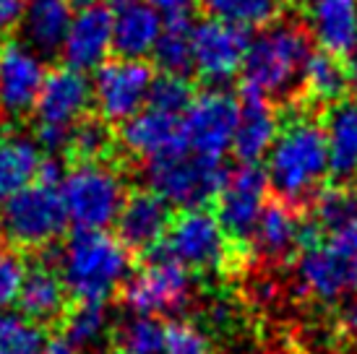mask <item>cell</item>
<instances>
[{
  "instance_id": "cell-38",
  "label": "cell",
  "mask_w": 357,
  "mask_h": 354,
  "mask_svg": "<svg viewBox=\"0 0 357 354\" xmlns=\"http://www.w3.org/2000/svg\"><path fill=\"white\" fill-rule=\"evenodd\" d=\"M165 26H188L196 0H144Z\"/></svg>"
},
{
  "instance_id": "cell-13",
  "label": "cell",
  "mask_w": 357,
  "mask_h": 354,
  "mask_svg": "<svg viewBox=\"0 0 357 354\" xmlns=\"http://www.w3.org/2000/svg\"><path fill=\"white\" fill-rule=\"evenodd\" d=\"M190 45H193V68L199 70L204 81L219 86L243 70L250 40L245 29L206 19L190 29Z\"/></svg>"
},
{
  "instance_id": "cell-1",
  "label": "cell",
  "mask_w": 357,
  "mask_h": 354,
  "mask_svg": "<svg viewBox=\"0 0 357 354\" xmlns=\"http://www.w3.org/2000/svg\"><path fill=\"white\" fill-rule=\"evenodd\" d=\"M266 175L271 190L289 206L316 198L328 175L324 125L307 115H298L284 123L266 154Z\"/></svg>"
},
{
  "instance_id": "cell-32",
  "label": "cell",
  "mask_w": 357,
  "mask_h": 354,
  "mask_svg": "<svg viewBox=\"0 0 357 354\" xmlns=\"http://www.w3.org/2000/svg\"><path fill=\"white\" fill-rule=\"evenodd\" d=\"M45 346L42 325L31 323L21 313L0 310V354H42Z\"/></svg>"
},
{
  "instance_id": "cell-28",
  "label": "cell",
  "mask_w": 357,
  "mask_h": 354,
  "mask_svg": "<svg viewBox=\"0 0 357 354\" xmlns=\"http://www.w3.org/2000/svg\"><path fill=\"white\" fill-rule=\"evenodd\" d=\"M303 86L310 99L324 105H339L349 88L347 66L339 60V55H331L326 49L310 52L303 73Z\"/></svg>"
},
{
  "instance_id": "cell-17",
  "label": "cell",
  "mask_w": 357,
  "mask_h": 354,
  "mask_svg": "<svg viewBox=\"0 0 357 354\" xmlns=\"http://www.w3.org/2000/svg\"><path fill=\"white\" fill-rule=\"evenodd\" d=\"M172 224L169 203L162 201L151 190H136L126 198L120 208L115 226H118V240L133 253H151L159 250L162 240Z\"/></svg>"
},
{
  "instance_id": "cell-41",
  "label": "cell",
  "mask_w": 357,
  "mask_h": 354,
  "mask_svg": "<svg viewBox=\"0 0 357 354\" xmlns=\"http://www.w3.org/2000/svg\"><path fill=\"white\" fill-rule=\"evenodd\" d=\"M347 79H349V88L357 91V45L347 52Z\"/></svg>"
},
{
  "instance_id": "cell-22",
  "label": "cell",
  "mask_w": 357,
  "mask_h": 354,
  "mask_svg": "<svg viewBox=\"0 0 357 354\" xmlns=\"http://www.w3.org/2000/svg\"><path fill=\"white\" fill-rule=\"evenodd\" d=\"M70 21V0H26L19 24L24 45L37 55H55L68 37Z\"/></svg>"
},
{
  "instance_id": "cell-44",
  "label": "cell",
  "mask_w": 357,
  "mask_h": 354,
  "mask_svg": "<svg viewBox=\"0 0 357 354\" xmlns=\"http://www.w3.org/2000/svg\"><path fill=\"white\" fill-rule=\"evenodd\" d=\"M355 289H357V279H355Z\"/></svg>"
},
{
  "instance_id": "cell-5",
  "label": "cell",
  "mask_w": 357,
  "mask_h": 354,
  "mask_svg": "<svg viewBox=\"0 0 357 354\" xmlns=\"http://www.w3.org/2000/svg\"><path fill=\"white\" fill-rule=\"evenodd\" d=\"M227 180V169L219 159H206L193 154L190 148H175L169 154L146 162V183L169 206L183 211L204 208L208 201L219 196Z\"/></svg>"
},
{
  "instance_id": "cell-18",
  "label": "cell",
  "mask_w": 357,
  "mask_h": 354,
  "mask_svg": "<svg viewBox=\"0 0 357 354\" xmlns=\"http://www.w3.org/2000/svg\"><path fill=\"white\" fill-rule=\"evenodd\" d=\"M112 47L120 58L144 60L154 55L165 24L144 0H112Z\"/></svg>"
},
{
  "instance_id": "cell-12",
  "label": "cell",
  "mask_w": 357,
  "mask_h": 354,
  "mask_svg": "<svg viewBox=\"0 0 357 354\" xmlns=\"http://www.w3.org/2000/svg\"><path fill=\"white\" fill-rule=\"evenodd\" d=\"M268 175L258 164H240L227 172L217 196V219L229 240L245 243L253 237L258 219L268 206Z\"/></svg>"
},
{
  "instance_id": "cell-4",
  "label": "cell",
  "mask_w": 357,
  "mask_h": 354,
  "mask_svg": "<svg viewBox=\"0 0 357 354\" xmlns=\"http://www.w3.org/2000/svg\"><path fill=\"white\" fill-rule=\"evenodd\" d=\"M60 196L68 222H73L76 229L105 232L115 224L128 198V185L126 177L105 162H76V167H70L60 180Z\"/></svg>"
},
{
  "instance_id": "cell-42",
  "label": "cell",
  "mask_w": 357,
  "mask_h": 354,
  "mask_svg": "<svg viewBox=\"0 0 357 354\" xmlns=\"http://www.w3.org/2000/svg\"><path fill=\"white\" fill-rule=\"evenodd\" d=\"M42 354H79V352H76L68 341L58 339V341H47V346H45V352H42Z\"/></svg>"
},
{
  "instance_id": "cell-25",
  "label": "cell",
  "mask_w": 357,
  "mask_h": 354,
  "mask_svg": "<svg viewBox=\"0 0 357 354\" xmlns=\"http://www.w3.org/2000/svg\"><path fill=\"white\" fill-rule=\"evenodd\" d=\"M42 151L24 133H0V206L40 177Z\"/></svg>"
},
{
  "instance_id": "cell-37",
  "label": "cell",
  "mask_w": 357,
  "mask_h": 354,
  "mask_svg": "<svg viewBox=\"0 0 357 354\" xmlns=\"http://www.w3.org/2000/svg\"><path fill=\"white\" fill-rule=\"evenodd\" d=\"M24 276H26L24 261L13 250H0V307L19 300Z\"/></svg>"
},
{
  "instance_id": "cell-16",
  "label": "cell",
  "mask_w": 357,
  "mask_h": 354,
  "mask_svg": "<svg viewBox=\"0 0 357 354\" xmlns=\"http://www.w3.org/2000/svg\"><path fill=\"white\" fill-rule=\"evenodd\" d=\"M112 47V16L109 6L94 3L81 6V10L73 13L68 37L60 47V55L66 60V68L86 73L97 70L107 63V55Z\"/></svg>"
},
{
  "instance_id": "cell-21",
  "label": "cell",
  "mask_w": 357,
  "mask_h": 354,
  "mask_svg": "<svg viewBox=\"0 0 357 354\" xmlns=\"http://www.w3.org/2000/svg\"><path fill=\"white\" fill-rule=\"evenodd\" d=\"M303 224L295 208L284 201H271L258 219L253 232V247L256 253L268 263H284L303 247Z\"/></svg>"
},
{
  "instance_id": "cell-36",
  "label": "cell",
  "mask_w": 357,
  "mask_h": 354,
  "mask_svg": "<svg viewBox=\"0 0 357 354\" xmlns=\"http://www.w3.org/2000/svg\"><path fill=\"white\" fill-rule=\"evenodd\" d=\"M162 354H214V349L201 325L190 321H172L165 325Z\"/></svg>"
},
{
  "instance_id": "cell-26",
  "label": "cell",
  "mask_w": 357,
  "mask_h": 354,
  "mask_svg": "<svg viewBox=\"0 0 357 354\" xmlns=\"http://www.w3.org/2000/svg\"><path fill=\"white\" fill-rule=\"evenodd\" d=\"M328 172L337 180L357 175V99H342L326 118Z\"/></svg>"
},
{
  "instance_id": "cell-30",
  "label": "cell",
  "mask_w": 357,
  "mask_h": 354,
  "mask_svg": "<svg viewBox=\"0 0 357 354\" xmlns=\"http://www.w3.org/2000/svg\"><path fill=\"white\" fill-rule=\"evenodd\" d=\"M310 219L318 224L321 235L326 237L349 224H357V185L342 183V185L321 187V193L313 198Z\"/></svg>"
},
{
  "instance_id": "cell-7",
  "label": "cell",
  "mask_w": 357,
  "mask_h": 354,
  "mask_svg": "<svg viewBox=\"0 0 357 354\" xmlns=\"http://www.w3.org/2000/svg\"><path fill=\"white\" fill-rule=\"evenodd\" d=\"M91 105V81L86 73L70 68H58L47 73L40 99L34 105V130L37 144L45 151L68 148L70 130L86 118Z\"/></svg>"
},
{
  "instance_id": "cell-31",
  "label": "cell",
  "mask_w": 357,
  "mask_h": 354,
  "mask_svg": "<svg viewBox=\"0 0 357 354\" xmlns=\"http://www.w3.org/2000/svg\"><path fill=\"white\" fill-rule=\"evenodd\" d=\"M112 344L118 354H162L165 346V323L151 315L130 313L112 328Z\"/></svg>"
},
{
  "instance_id": "cell-10",
  "label": "cell",
  "mask_w": 357,
  "mask_h": 354,
  "mask_svg": "<svg viewBox=\"0 0 357 354\" xmlns=\"http://www.w3.org/2000/svg\"><path fill=\"white\" fill-rule=\"evenodd\" d=\"M240 118V102L229 91L211 86L193 99L183 115V141L185 148L206 159H219L227 154L235 141Z\"/></svg>"
},
{
  "instance_id": "cell-43",
  "label": "cell",
  "mask_w": 357,
  "mask_h": 354,
  "mask_svg": "<svg viewBox=\"0 0 357 354\" xmlns=\"http://www.w3.org/2000/svg\"><path fill=\"white\" fill-rule=\"evenodd\" d=\"M70 3H81V6H94L97 0H70Z\"/></svg>"
},
{
  "instance_id": "cell-20",
  "label": "cell",
  "mask_w": 357,
  "mask_h": 354,
  "mask_svg": "<svg viewBox=\"0 0 357 354\" xmlns=\"http://www.w3.org/2000/svg\"><path fill=\"white\" fill-rule=\"evenodd\" d=\"M303 19L307 34L331 55L357 45V0H303Z\"/></svg>"
},
{
  "instance_id": "cell-35",
  "label": "cell",
  "mask_w": 357,
  "mask_h": 354,
  "mask_svg": "<svg viewBox=\"0 0 357 354\" xmlns=\"http://www.w3.org/2000/svg\"><path fill=\"white\" fill-rule=\"evenodd\" d=\"M193 86L185 76H172V73H162L159 79H154L149 91V102L146 107H154L159 112H167V115H178L183 118L188 107L193 105Z\"/></svg>"
},
{
  "instance_id": "cell-29",
  "label": "cell",
  "mask_w": 357,
  "mask_h": 354,
  "mask_svg": "<svg viewBox=\"0 0 357 354\" xmlns=\"http://www.w3.org/2000/svg\"><path fill=\"white\" fill-rule=\"evenodd\" d=\"M201 8L208 19L238 26V29H258L277 24L284 0H201Z\"/></svg>"
},
{
  "instance_id": "cell-6",
  "label": "cell",
  "mask_w": 357,
  "mask_h": 354,
  "mask_svg": "<svg viewBox=\"0 0 357 354\" xmlns=\"http://www.w3.org/2000/svg\"><path fill=\"white\" fill-rule=\"evenodd\" d=\"M68 226L60 185L31 183L0 206V232L10 245L40 250L63 237Z\"/></svg>"
},
{
  "instance_id": "cell-19",
  "label": "cell",
  "mask_w": 357,
  "mask_h": 354,
  "mask_svg": "<svg viewBox=\"0 0 357 354\" xmlns=\"http://www.w3.org/2000/svg\"><path fill=\"white\" fill-rule=\"evenodd\" d=\"M120 144L128 154L151 162V159L162 157V154H169L175 148L185 146V141H183V118L159 112L154 107H144L139 115H133L130 120L123 123Z\"/></svg>"
},
{
  "instance_id": "cell-40",
  "label": "cell",
  "mask_w": 357,
  "mask_h": 354,
  "mask_svg": "<svg viewBox=\"0 0 357 354\" xmlns=\"http://www.w3.org/2000/svg\"><path fill=\"white\" fill-rule=\"evenodd\" d=\"M339 325H342V331L347 336L357 339V302L344 305V310L339 313Z\"/></svg>"
},
{
  "instance_id": "cell-2",
  "label": "cell",
  "mask_w": 357,
  "mask_h": 354,
  "mask_svg": "<svg viewBox=\"0 0 357 354\" xmlns=\"http://www.w3.org/2000/svg\"><path fill=\"white\" fill-rule=\"evenodd\" d=\"M58 274L79 302L105 305L130 279V250L107 232L76 229L60 250Z\"/></svg>"
},
{
  "instance_id": "cell-34",
  "label": "cell",
  "mask_w": 357,
  "mask_h": 354,
  "mask_svg": "<svg viewBox=\"0 0 357 354\" xmlns=\"http://www.w3.org/2000/svg\"><path fill=\"white\" fill-rule=\"evenodd\" d=\"M154 60L165 73L185 76L193 68L190 26H165L157 47H154Z\"/></svg>"
},
{
  "instance_id": "cell-11",
  "label": "cell",
  "mask_w": 357,
  "mask_h": 354,
  "mask_svg": "<svg viewBox=\"0 0 357 354\" xmlns=\"http://www.w3.org/2000/svg\"><path fill=\"white\" fill-rule=\"evenodd\" d=\"M154 84V70L146 60H107L94 70L91 79V102L100 109V118L107 123H126L139 115L149 102Z\"/></svg>"
},
{
  "instance_id": "cell-9",
  "label": "cell",
  "mask_w": 357,
  "mask_h": 354,
  "mask_svg": "<svg viewBox=\"0 0 357 354\" xmlns=\"http://www.w3.org/2000/svg\"><path fill=\"white\" fill-rule=\"evenodd\" d=\"M193 297L190 271L167 258L154 256L123 286V302L136 315H175L185 310Z\"/></svg>"
},
{
  "instance_id": "cell-27",
  "label": "cell",
  "mask_w": 357,
  "mask_h": 354,
  "mask_svg": "<svg viewBox=\"0 0 357 354\" xmlns=\"http://www.w3.org/2000/svg\"><path fill=\"white\" fill-rule=\"evenodd\" d=\"M63 341H68L76 352H97L107 339H112V318L107 307L94 302H79V305L63 315Z\"/></svg>"
},
{
  "instance_id": "cell-14",
  "label": "cell",
  "mask_w": 357,
  "mask_h": 354,
  "mask_svg": "<svg viewBox=\"0 0 357 354\" xmlns=\"http://www.w3.org/2000/svg\"><path fill=\"white\" fill-rule=\"evenodd\" d=\"M45 60L24 42H8L0 47V115L19 120L34 112L45 86Z\"/></svg>"
},
{
  "instance_id": "cell-3",
  "label": "cell",
  "mask_w": 357,
  "mask_h": 354,
  "mask_svg": "<svg viewBox=\"0 0 357 354\" xmlns=\"http://www.w3.org/2000/svg\"><path fill=\"white\" fill-rule=\"evenodd\" d=\"M307 31L292 21H277L250 40L243 63V94L261 99H287L303 86L307 58Z\"/></svg>"
},
{
  "instance_id": "cell-8",
  "label": "cell",
  "mask_w": 357,
  "mask_h": 354,
  "mask_svg": "<svg viewBox=\"0 0 357 354\" xmlns=\"http://www.w3.org/2000/svg\"><path fill=\"white\" fill-rule=\"evenodd\" d=\"M229 247H232L229 237L222 229L219 219L208 214L206 208H190V211H180L172 219L157 256L183 266L185 271L206 274V271H219L229 263V256H232Z\"/></svg>"
},
{
  "instance_id": "cell-23",
  "label": "cell",
  "mask_w": 357,
  "mask_h": 354,
  "mask_svg": "<svg viewBox=\"0 0 357 354\" xmlns=\"http://www.w3.org/2000/svg\"><path fill=\"white\" fill-rule=\"evenodd\" d=\"M277 136L279 120L271 102L243 94L238 130H235V141H232V151L238 154L240 162L243 164H256L258 159H264L271 151Z\"/></svg>"
},
{
  "instance_id": "cell-24",
  "label": "cell",
  "mask_w": 357,
  "mask_h": 354,
  "mask_svg": "<svg viewBox=\"0 0 357 354\" xmlns=\"http://www.w3.org/2000/svg\"><path fill=\"white\" fill-rule=\"evenodd\" d=\"M66 300H68V289L63 284L60 274L50 266L40 263L26 271L16 302H19L24 318L42 325L52 323V321H63Z\"/></svg>"
},
{
  "instance_id": "cell-15",
  "label": "cell",
  "mask_w": 357,
  "mask_h": 354,
  "mask_svg": "<svg viewBox=\"0 0 357 354\" xmlns=\"http://www.w3.org/2000/svg\"><path fill=\"white\" fill-rule=\"evenodd\" d=\"M298 286L324 305H334L355 286L357 263L328 243L303 250L295 263Z\"/></svg>"
},
{
  "instance_id": "cell-33",
  "label": "cell",
  "mask_w": 357,
  "mask_h": 354,
  "mask_svg": "<svg viewBox=\"0 0 357 354\" xmlns=\"http://www.w3.org/2000/svg\"><path fill=\"white\" fill-rule=\"evenodd\" d=\"M112 148V130L102 118H84L70 130L68 151L76 162H102Z\"/></svg>"
},
{
  "instance_id": "cell-39",
  "label": "cell",
  "mask_w": 357,
  "mask_h": 354,
  "mask_svg": "<svg viewBox=\"0 0 357 354\" xmlns=\"http://www.w3.org/2000/svg\"><path fill=\"white\" fill-rule=\"evenodd\" d=\"M232 318H235V313H232L229 302H214V305L206 307V321L214 328H227L232 323Z\"/></svg>"
}]
</instances>
